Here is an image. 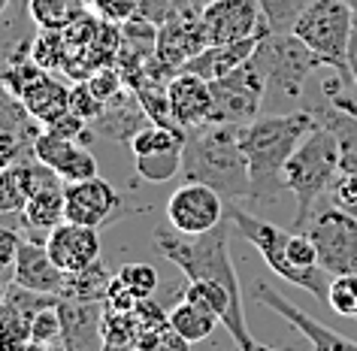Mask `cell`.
I'll return each mask as SVG.
<instances>
[{
	"instance_id": "cell-1",
	"label": "cell",
	"mask_w": 357,
	"mask_h": 351,
	"mask_svg": "<svg viewBox=\"0 0 357 351\" xmlns=\"http://www.w3.org/2000/svg\"><path fill=\"white\" fill-rule=\"evenodd\" d=\"M239 133L243 128L221 121H206L200 128H191L185 133L182 176L188 182L215 188L227 203L252 200V176H248V160Z\"/></svg>"
},
{
	"instance_id": "cell-2",
	"label": "cell",
	"mask_w": 357,
	"mask_h": 351,
	"mask_svg": "<svg viewBox=\"0 0 357 351\" xmlns=\"http://www.w3.org/2000/svg\"><path fill=\"white\" fill-rule=\"evenodd\" d=\"M312 128H315V112L312 110L266 115V119H257L243 128L239 140H243V151L248 160L255 203H270L282 191H288L284 188V167Z\"/></svg>"
},
{
	"instance_id": "cell-3",
	"label": "cell",
	"mask_w": 357,
	"mask_h": 351,
	"mask_svg": "<svg viewBox=\"0 0 357 351\" xmlns=\"http://www.w3.org/2000/svg\"><path fill=\"white\" fill-rule=\"evenodd\" d=\"M339 158H342V151H339L336 133L315 119V128L303 137L288 167H284V188L297 197V215H294L297 230L306 227L321 194L333 191V182L339 176Z\"/></svg>"
},
{
	"instance_id": "cell-4",
	"label": "cell",
	"mask_w": 357,
	"mask_h": 351,
	"mask_svg": "<svg viewBox=\"0 0 357 351\" xmlns=\"http://www.w3.org/2000/svg\"><path fill=\"white\" fill-rule=\"evenodd\" d=\"M230 227L227 221H221L218 227L200 233V237H185V233L176 230H155V246L169 264H176L188 276V282L206 278V282L225 285L234 297H243V285H239L236 267L230 260Z\"/></svg>"
},
{
	"instance_id": "cell-5",
	"label": "cell",
	"mask_w": 357,
	"mask_h": 351,
	"mask_svg": "<svg viewBox=\"0 0 357 351\" xmlns=\"http://www.w3.org/2000/svg\"><path fill=\"white\" fill-rule=\"evenodd\" d=\"M354 28V6L345 0H312L303 10L291 33L306 43L315 55L324 61V67L336 70L342 82H351V67H348V43Z\"/></svg>"
},
{
	"instance_id": "cell-6",
	"label": "cell",
	"mask_w": 357,
	"mask_h": 351,
	"mask_svg": "<svg viewBox=\"0 0 357 351\" xmlns=\"http://www.w3.org/2000/svg\"><path fill=\"white\" fill-rule=\"evenodd\" d=\"M252 61L264 73L266 88L291 97V100H297L303 94L306 79L315 73L318 67H324V61H321L297 33H291V31L279 33L270 28L261 33V43H257Z\"/></svg>"
},
{
	"instance_id": "cell-7",
	"label": "cell",
	"mask_w": 357,
	"mask_h": 351,
	"mask_svg": "<svg viewBox=\"0 0 357 351\" xmlns=\"http://www.w3.org/2000/svg\"><path fill=\"white\" fill-rule=\"evenodd\" d=\"M303 230L315 242L318 264L330 276L357 273V215L342 206H327L321 212H312Z\"/></svg>"
},
{
	"instance_id": "cell-8",
	"label": "cell",
	"mask_w": 357,
	"mask_h": 351,
	"mask_svg": "<svg viewBox=\"0 0 357 351\" xmlns=\"http://www.w3.org/2000/svg\"><path fill=\"white\" fill-rule=\"evenodd\" d=\"M209 91H212V121L245 128V124L257 121L264 91H266V79L257 70L255 61H248V64L234 70V73L209 82Z\"/></svg>"
},
{
	"instance_id": "cell-9",
	"label": "cell",
	"mask_w": 357,
	"mask_h": 351,
	"mask_svg": "<svg viewBox=\"0 0 357 351\" xmlns=\"http://www.w3.org/2000/svg\"><path fill=\"white\" fill-rule=\"evenodd\" d=\"M167 221L176 233L200 237L225 221V197L203 182L178 185L167 200Z\"/></svg>"
},
{
	"instance_id": "cell-10",
	"label": "cell",
	"mask_w": 357,
	"mask_h": 351,
	"mask_svg": "<svg viewBox=\"0 0 357 351\" xmlns=\"http://www.w3.org/2000/svg\"><path fill=\"white\" fill-rule=\"evenodd\" d=\"M197 19L209 46L248 40L270 28L257 0H209V3L200 6Z\"/></svg>"
},
{
	"instance_id": "cell-11",
	"label": "cell",
	"mask_w": 357,
	"mask_h": 351,
	"mask_svg": "<svg viewBox=\"0 0 357 351\" xmlns=\"http://www.w3.org/2000/svg\"><path fill=\"white\" fill-rule=\"evenodd\" d=\"M315 112L318 121H324L330 130L336 133L339 140V176L333 182V197H336V206H342L351 215H357V119L348 115L342 110H336L333 103L330 106H318Z\"/></svg>"
},
{
	"instance_id": "cell-12",
	"label": "cell",
	"mask_w": 357,
	"mask_h": 351,
	"mask_svg": "<svg viewBox=\"0 0 357 351\" xmlns=\"http://www.w3.org/2000/svg\"><path fill=\"white\" fill-rule=\"evenodd\" d=\"M255 300L273 309L275 315H282L297 333H303L312 342V351H357V342L342 336V333L324 327L321 321H315L312 315H306L300 306H294L288 297H282L279 291H273L270 285H255Z\"/></svg>"
},
{
	"instance_id": "cell-13",
	"label": "cell",
	"mask_w": 357,
	"mask_h": 351,
	"mask_svg": "<svg viewBox=\"0 0 357 351\" xmlns=\"http://www.w3.org/2000/svg\"><path fill=\"white\" fill-rule=\"evenodd\" d=\"M67 197V221L85 224V227H103L119 212L121 197L106 179H82V182H64Z\"/></svg>"
},
{
	"instance_id": "cell-14",
	"label": "cell",
	"mask_w": 357,
	"mask_h": 351,
	"mask_svg": "<svg viewBox=\"0 0 357 351\" xmlns=\"http://www.w3.org/2000/svg\"><path fill=\"white\" fill-rule=\"evenodd\" d=\"M46 248L64 273H79L94 260H100V233L97 227L64 221L46 237Z\"/></svg>"
},
{
	"instance_id": "cell-15",
	"label": "cell",
	"mask_w": 357,
	"mask_h": 351,
	"mask_svg": "<svg viewBox=\"0 0 357 351\" xmlns=\"http://www.w3.org/2000/svg\"><path fill=\"white\" fill-rule=\"evenodd\" d=\"M33 155L43 164H49L64 182H82V179L97 176V160L85 146H79L76 140H64L55 133L43 130L40 140L33 142Z\"/></svg>"
},
{
	"instance_id": "cell-16",
	"label": "cell",
	"mask_w": 357,
	"mask_h": 351,
	"mask_svg": "<svg viewBox=\"0 0 357 351\" xmlns=\"http://www.w3.org/2000/svg\"><path fill=\"white\" fill-rule=\"evenodd\" d=\"M169 112H173L176 128L191 130L212 121V91L209 82L194 73H178L169 79Z\"/></svg>"
},
{
	"instance_id": "cell-17",
	"label": "cell",
	"mask_w": 357,
	"mask_h": 351,
	"mask_svg": "<svg viewBox=\"0 0 357 351\" xmlns=\"http://www.w3.org/2000/svg\"><path fill=\"white\" fill-rule=\"evenodd\" d=\"M61 342L64 351H100L103 348V333H100V318H103V303H73L61 300Z\"/></svg>"
},
{
	"instance_id": "cell-18",
	"label": "cell",
	"mask_w": 357,
	"mask_h": 351,
	"mask_svg": "<svg viewBox=\"0 0 357 351\" xmlns=\"http://www.w3.org/2000/svg\"><path fill=\"white\" fill-rule=\"evenodd\" d=\"M64 269H61L55 260H52L46 242H22V251H19V264H15V276L13 282L28 287V291H37V294H58L61 297V287H64Z\"/></svg>"
},
{
	"instance_id": "cell-19",
	"label": "cell",
	"mask_w": 357,
	"mask_h": 351,
	"mask_svg": "<svg viewBox=\"0 0 357 351\" xmlns=\"http://www.w3.org/2000/svg\"><path fill=\"white\" fill-rule=\"evenodd\" d=\"M261 43V33L257 37H248V40H234V43H215V46H206L203 52H197L188 64L182 67V73H194L206 82H215V79L234 73L243 64H248Z\"/></svg>"
},
{
	"instance_id": "cell-20",
	"label": "cell",
	"mask_w": 357,
	"mask_h": 351,
	"mask_svg": "<svg viewBox=\"0 0 357 351\" xmlns=\"http://www.w3.org/2000/svg\"><path fill=\"white\" fill-rule=\"evenodd\" d=\"M149 124L146 110L139 106L137 94H119L115 100L106 103L103 115L91 124V133H109V137H119L124 142H130L137 133Z\"/></svg>"
},
{
	"instance_id": "cell-21",
	"label": "cell",
	"mask_w": 357,
	"mask_h": 351,
	"mask_svg": "<svg viewBox=\"0 0 357 351\" xmlns=\"http://www.w3.org/2000/svg\"><path fill=\"white\" fill-rule=\"evenodd\" d=\"M22 100L31 110L33 119H37L43 128H46V124L61 119V115L70 110V88L61 85L58 79H52L49 73H43L37 82H33L28 91H24Z\"/></svg>"
},
{
	"instance_id": "cell-22",
	"label": "cell",
	"mask_w": 357,
	"mask_h": 351,
	"mask_svg": "<svg viewBox=\"0 0 357 351\" xmlns=\"http://www.w3.org/2000/svg\"><path fill=\"white\" fill-rule=\"evenodd\" d=\"M112 273L103 260H94L91 267L79 269V273L64 276V287H61V300H73V303H106L112 285Z\"/></svg>"
},
{
	"instance_id": "cell-23",
	"label": "cell",
	"mask_w": 357,
	"mask_h": 351,
	"mask_svg": "<svg viewBox=\"0 0 357 351\" xmlns=\"http://www.w3.org/2000/svg\"><path fill=\"white\" fill-rule=\"evenodd\" d=\"M22 221L31 233H52L58 224L67 221V197H64V185L58 188H46V191L33 194L28 206L22 209Z\"/></svg>"
},
{
	"instance_id": "cell-24",
	"label": "cell",
	"mask_w": 357,
	"mask_h": 351,
	"mask_svg": "<svg viewBox=\"0 0 357 351\" xmlns=\"http://www.w3.org/2000/svg\"><path fill=\"white\" fill-rule=\"evenodd\" d=\"M218 324L221 321H218L215 312H209L206 306H200L194 300H185V297H182V303H176L173 309H169V327H173L178 336L188 339L191 345L194 342L209 339Z\"/></svg>"
},
{
	"instance_id": "cell-25",
	"label": "cell",
	"mask_w": 357,
	"mask_h": 351,
	"mask_svg": "<svg viewBox=\"0 0 357 351\" xmlns=\"http://www.w3.org/2000/svg\"><path fill=\"white\" fill-rule=\"evenodd\" d=\"M0 130L19 133L24 142H31V146L40 140V133L46 130V128H43V124L31 115V110L24 106L22 97L15 94L13 88L3 82V79H0Z\"/></svg>"
},
{
	"instance_id": "cell-26",
	"label": "cell",
	"mask_w": 357,
	"mask_h": 351,
	"mask_svg": "<svg viewBox=\"0 0 357 351\" xmlns=\"http://www.w3.org/2000/svg\"><path fill=\"white\" fill-rule=\"evenodd\" d=\"M82 13H88V0H28V15L40 31H64Z\"/></svg>"
},
{
	"instance_id": "cell-27",
	"label": "cell",
	"mask_w": 357,
	"mask_h": 351,
	"mask_svg": "<svg viewBox=\"0 0 357 351\" xmlns=\"http://www.w3.org/2000/svg\"><path fill=\"white\" fill-rule=\"evenodd\" d=\"M185 133H188V130L149 121L146 128H142L137 137L130 140V151H133V158L160 155V151H182L185 149Z\"/></svg>"
},
{
	"instance_id": "cell-28",
	"label": "cell",
	"mask_w": 357,
	"mask_h": 351,
	"mask_svg": "<svg viewBox=\"0 0 357 351\" xmlns=\"http://www.w3.org/2000/svg\"><path fill=\"white\" fill-rule=\"evenodd\" d=\"M100 333H103V342H109V345L133 348L137 339L142 336V327H139L137 312H115V309H106L103 306Z\"/></svg>"
},
{
	"instance_id": "cell-29",
	"label": "cell",
	"mask_w": 357,
	"mask_h": 351,
	"mask_svg": "<svg viewBox=\"0 0 357 351\" xmlns=\"http://www.w3.org/2000/svg\"><path fill=\"white\" fill-rule=\"evenodd\" d=\"M31 58L37 61V64L46 70V73H52V70L64 67L67 58H70V49L64 43V33L61 31H43L37 33V37L31 40Z\"/></svg>"
},
{
	"instance_id": "cell-30",
	"label": "cell",
	"mask_w": 357,
	"mask_h": 351,
	"mask_svg": "<svg viewBox=\"0 0 357 351\" xmlns=\"http://www.w3.org/2000/svg\"><path fill=\"white\" fill-rule=\"evenodd\" d=\"M28 200L31 194L24 188L22 167L15 164L10 170H0V215H22Z\"/></svg>"
},
{
	"instance_id": "cell-31",
	"label": "cell",
	"mask_w": 357,
	"mask_h": 351,
	"mask_svg": "<svg viewBox=\"0 0 357 351\" xmlns=\"http://www.w3.org/2000/svg\"><path fill=\"white\" fill-rule=\"evenodd\" d=\"M137 173L146 182H169L176 173H182V151H160V155H142L133 158Z\"/></svg>"
},
{
	"instance_id": "cell-32",
	"label": "cell",
	"mask_w": 357,
	"mask_h": 351,
	"mask_svg": "<svg viewBox=\"0 0 357 351\" xmlns=\"http://www.w3.org/2000/svg\"><path fill=\"white\" fill-rule=\"evenodd\" d=\"M261 3V13L266 24H270V31H294V24L303 15V10L312 3V0H257Z\"/></svg>"
},
{
	"instance_id": "cell-33",
	"label": "cell",
	"mask_w": 357,
	"mask_h": 351,
	"mask_svg": "<svg viewBox=\"0 0 357 351\" xmlns=\"http://www.w3.org/2000/svg\"><path fill=\"white\" fill-rule=\"evenodd\" d=\"M0 351H31V318L6 309L0 318Z\"/></svg>"
},
{
	"instance_id": "cell-34",
	"label": "cell",
	"mask_w": 357,
	"mask_h": 351,
	"mask_svg": "<svg viewBox=\"0 0 357 351\" xmlns=\"http://www.w3.org/2000/svg\"><path fill=\"white\" fill-rule=\"evenodd\" d=\"M115 276L137 300H149L158 291V269L151 264H124Z\"/></svg>"
},
{
	"instance_id": "cell-35",
	"label": "cell",
	"mask_w": 357,
	"mask_h": 351,
	"mask_svg": "<svg viewBox=\"0 0 357 351\" xmlns=\"http://www.w3.org/2000/svg\"><path fill=\"white\" fill-rule=\"evenodd\" d=\"M327 306L342 318H357V273L330 278Z\"/></svg>"
},
{
	"instance_id": "cell-36",
	"label": "cell",
	"mask_w": 357,
	"mask_h": 351,
	"mask_svg": "<svg viewBox=\"0 0 357 351\" xmlns=\"http://www.w3.org/2000/svg\"><path fill=\"white\" fill-rule=\"evenodd\" d=\"M91 10L103 24H128L130 19H137V0H88Z\"/></svg>"
},
{
	"instance_id": "cell-37",
	"label": "cell",
	"mask_w": 357,
	"mask_h": 351,
	"mask_svg": "<svg viewBox=\"0 0 357 351\" xmlns=\"http://www.w3.org/2000/svg\"><path fill=\"white\" fill-rule=\"evenodd\" d=\"M133 351H191V342L185 336H178L173 327H160V330L142 333Z\"/></svg>"
},
{
	"instance_id": "cell-38",
	"label": "cell",
	"mask_w": 357,
	"mask_h": 351,
	"mask_svg": "<svg viewBox=\"0 0 357 351\" xmlns=\"http://www.w3.org/2000/svg\"><path fill=\"white\" fill-rule=\"evenodd\" d=\"M70 110H73L76 115H82V119L88 121V128H91V124L103 115L106 103L100 100V97H94L88 82H76L73 88H70Z\"/></svg>"
},
{
	"instance_id": "cell-39",
	"label": "cell",
	"mask_w": 357,
	"mask_h": 351,
	"mask_svg": "<svg viewBox=\"0 0 357 351\" xmlns=\"http://www.w3.org/2000/svg\"><path fill=\"white\" fill-rule=\"evenodd\" d=\"M22 237L13 227H0V282H13L15 264H19V251H22Z\"/></svg>"
},
{
	"instance_id": "cell-40",
	"label": "cell",
	"mask_w": 357,
	"mask_h": 351,
	"mask_svg": "<svg viewBox=\"0 0 357 351\" xmlns=\"http://www.w3.org/2000/svg\"><path fill=\"white\" fill-rule=\"evenodd\" d=\"M88 82V88L94 91V97H100L103 103H109V100H115L119 94H124V79H121V73L115 67H100L97 73H91L85 79Z\"/></svg>"
},
{
	"instance_id": "cell-41",
	"label": "cell",
	"mask_w": 357,
	"mask_h": 351,
	"mask_svg": "<svg viewBox=\"0 0 357 351\" xmlns=\"http://www.w3.org/2000/svg\"><path fill=\"white\" fill-rule=\"evenodd\" d=\"M31 155H33L31 142H24L19 133H13V130H0V170H10Z\"/></svg>"
},
{
	"instance_id": "cell-42",
	"label": "cell",
	"mask_w": 357,
	"mask_h": 351,
	"mask_svg": "<svg viewBox=\"0 0 357 351\" xmlns=\"http://www.w3.org/2000/svg\"><path fill=\"white\" fill-rule=\"evenodd\" d=\"M49 133H55V137H64V140H82V133H88L91 128H88V121L82 119V115H76L73 110H67L61 119H55L52 124H46Z\"/></svg>"
},
{
	"instance_id": "cell-43",
	"label": "cell",
	"mask_w": 357,
	"mask_h": 351,
	"mask_svg": "<svg viewBox=\"0 0 357 351\" xmlns=\"http://www.w3.org/2000/svg\"><path fill=\"white\" fill-rule=\"evenodd\" d=\"M137 318H139V327H142V333H149V330H160V327H169V312H164L160 306L151 300H139L137 303Z\"/></svg>"
},
{
	"instance_id": "cell-44",
	"label": "cell",
	"mask_w": 357,
	"mask_h": 351,
	"mask_svg": "<svg viewBox=\"0 0 357 351\" xmlns=\"http://www.w3.org/2000/svg\"><path fill=\"white\" fill-rule=\"evenodd\" d=\"M176 13L173 0H137V19H146L151 24H164Z\"/></svg>"
},
{
	"instance_id": "cell-45",
	"label": "cell",
	"mask_w": 357,
	"mask_h": 351,
	"mask_svg": "<svg viewBox=\"0 0 357 351\" xmlns=\"http://www.w3.org/2000/svg\"><path fill=\"white\" fill-rule=\"evenodd\" d=\"M137 297H133L128 287H124L121 282H119V276L112 278V285H109V294H106V309H115V312H133L137 309Z\"/></svg>"
},
{
	"instance_id": "cell-46",
	"label": "cell",
	"mask_w": 357,
	"mask_h": 351,
	"mask_svg": "<svg viewBox=\"0 0 357 351\" xmlns=\"http://www.w3.org/2000/svg\"><path fill=\"white\" fill-rule=\"evenodd\" d=\"M336 82H342V79H336ZM336 82H327V85H324V94L330 97V103H333L336 110H342V112H348V115H354V119H357V97L339 91Z\"/></svg>"
},
{
	"instance_id": "cell-47",
	"label": "cell",
	"mask_w": 357,
	"mask_h": 351,
	"mask_svg": "<svg viewBox=\"0 0 357 351\" xmlns=\"http://www.w3.org/2000/svg\"><path fill=\"white\" fill-rule=\"evenodd\" d=\"M6 312V282H0V318Z\"/></svg>"
},
{
	"instance_id": "cell-48",
	"label": "cell",
	"mask_w": 357,
	"mask_h": 351,
	"mask_svg": "<svg viewBox=\"0 0 357 351\" xmlns=\"http://www.w3.org/2000/svg\"><path fill=\"white\" fill-rule=\"evenodd\" d=\"M248 351H282V348H273V345H261V342H255Z\"/></svg>"
},
{
	"instance_id": "cell-49",
	"label": "cell",
	"mask_w": 357,
	"mask_h": 351,
	"mask_svg": "<svg viewBox=\"0 0 357 351\" xmlns=\"http://www.w3.org/2000/svg\"><path fill=\"white\" fill-rule=\"evenodd\" d=\"M10 3H13V0H0V19H3V13L10 10Z\"/></svg>"
},
{
	"instance_id": "cell-50",
	"label": "cell",
	"mask_w": 357,
	"mask_h": 351,
	"mask_svg": "<svg viewBox=\"0 0 357 351\" xmlns=\"http://www.w3.org/2000/svg\"><path fill=\"white\" fill-rule=\"evenodd\" d=\"M345 3H348V6H354V10H357V0H345Z\"/></svg>"
},
{
	"instance_id": "cell-51",
	"label": "cell",
	"mask_w": 357,
	"mask_h": 351,
	"mask_svg": "<svg viewBox=\"0 0 357 351\" xmlns=\"http://www.w3.org/2000/svg\"><path fill=\"white\" fill-rule=\"evenodd\" d=\"M354 85H357V73H354Z\"/></svg>"
}]
</instances>
